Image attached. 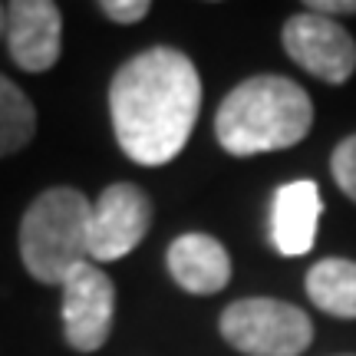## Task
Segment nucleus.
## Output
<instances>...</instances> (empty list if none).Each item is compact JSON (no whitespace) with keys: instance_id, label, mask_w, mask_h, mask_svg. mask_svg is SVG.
<instances>
[{"instance_id":"f257e3e1","label":"nucleus","mask_w":356,"mask_h":356,"mask_svg":"<svg viewBox=\"0 0 356 356\" xmlns=\"http://www.w3.org/2000/svg\"><path fill=\"white\" fill-rule=\"evenodd\" d=\"M202 109V79L175 47H152L119 66L109 86L115 139L139 165H165L181 155Z\"/></svg>"},{"instance_id":"f03ea898","label":"nucleus","mask_w":356,"mask_h":356,"mask_svg":"<svg viewBox=\"0 0 356 356\" xmlns=\"http://www.w3.org/2000/svg\"><path fill=\"white\" fill-rule=\"evenodd\" d=\"M314 126V102L287 76H251L218 106L215 136L231 155H261L291 149Z\"/></svg>"},{"instance_id":"7ed1b4c3","label":"nucleus","mask_w":356,"mask_h":356,"mask_svg":"<svg viewBox=\"0 0 356 356\" xmlns=\"http://www.w3.org/2000/svg\"><path fill=\"white\" fill-rule=\"evenodd\" d=\"M92 202L76 188H50L37 195L20 221V257L30 277L60 284L89 261Z\"/></svg>"},{"instance_id":"20e7f679","label":"nucleus","mask_w":356,"mask_h":356,"mask_svg":"<svg viewBox=\"0 0 356 356\" xmlns=\"http://www.w3.org/2000/svg\"><path fill=\"white\" fill-rule=\"evenodd\" d=\"M221 337L248 356H300L314 343V323L287 300L248 297L221 314Z\"/></svg>"},{"instance_id":"39448f33","label":"nucleus","mask_w":356,"mask_h":356,"mask_svg":"<svg viewBox=\"0 0 356 356\" xmlns=\"http://www.w3.org/2000/svg\"><path fill=\"white\" fill-rule=\"evenodd\" d=\"M152 225V202L132 181H115L92 204L89 218V261H119L132 254Z\"/></svg>"},{"instance_id":"423d86ee","label":"nucleus","mask_w":356,"mask_h":356,"mask_svg":"<svg viewBox=\"0 0 356 356\" xmlns=\"http://www.w3.org/2000/svg\"><path fill=\"white\" fill-rule=\"evenodd\" d=\"M284 50L297 66H304L310 76L340 86L356 70V43L350 30L337 24L333 17L320 13H297L284 24Z\"/></svg>"},{"instance_id":"0eeeda50","label":"nucleus","mask_w":356,"mask_h":356,"mask_svg":"<svg viewBox=\"0 0 356 356\" xmlns=\"http://www.w3.org/2000/svg\"><path fill=\"white\" fill-rule=\"evenodd\" d=\"M115 317V287L109 274L86 261L63 280V337L76 353H96Z\"/></svg>"},{"instance_id":"6e6552de","label":"nucleus","mask_w":356,"mask_h":356,"mask_svg":"<svg viewBox=\"0 0 356 356\" xmlns=\"http://www.w3.org/2000/svg\"><path fill=\"white\" fill-rule=\"evenodd\" d=\"M7 50L26 73H47L63 50V17L53 0H13L7 7Z\"/></svg>"},{"instance_id":"1a4fd4ad","label":"nucleus","mask_w":356,"mask_h":356,"mask_svg":"<svg viewBox=\"0 0 356 356\" xmlns=\"http://www.w3.org/2000/svg\"><path fill=\"white\" fill-rule=\"evenodd\" d=\"M323 215V202H320L317 181L300 178L277 188L274 195V208H270V238L280 254L297 257L307 254L317 238V225Z\"/></svg>"},{"instance_id":"9d476101","label":"nucleus","mask_w":356,"mask_h":356,"mask_svg":"<svg viewBox=\"0 0 356 356\" xmlns=\"http://www.w3.org/2000/svg\"><path fill=\"white\" fill-rule=\"evenodd\" d=\"M168 270L181 291L208 297V293L228 287L231 257L218 238L202 234V231H188V234L175 238L168 248Z\"/></svg>"},{"instance_id":"9b49d317","label":"nucleus","mask_w":356,"mask_h":356,"mask_svg":"<svg viewBox=\"0 0 356 356\" xmlns=\"http://www.w3.org/2000/svg\"><path fill=\"white\" fill-rule=\"evenodd\" d=\"M307 297L340 320H356V261L323 257L307 270Z\"/></svg>"},{"instance_id":"f8f14e48","label":"nucleus","mask_w":356,"mask_h":356,"mask_svg":"<svg viewBox=\"0 0 356 356\" xmlns=\"http://www.w3.org/2000/svg\"><path fill=\"white\" fill-rule=\"evenodd\" d=\"M37 132V109L24 89L0 73V159L20 152Z\"/></svg>"},{"instance_id":"ddd939ff","label":"nucleus","mask_w":356,"mask_h":356,"mask_svg":"<svg viewBox=\"0 0 356 356\" xmlns=\"http://www.w3.org/2000/svg\"><path fill=\"white\" fill-rule=\"evenodd\" d=\"M330 172H333V181L340 185V191H343L350 202H356V136H346L333 149Z\"/></svg>"},{"instance_id":"4468645a","label":"nucleus","mask_w":356,"mask_h":356,"mask_svg":"<svg viewBox=\"0 0 356 356\" xmlns=\"http://www.w3.org/2000/svg\"><path fill=\"white\" fill-rule=\"evenodd\" d=\"M99 10L115 24H139L142 17L152 10V3L149 0H102Z\"/></svg>"},{"instance_id":"2eb2a0df","label":"nucleus","mask_w":356,"mask_h":356,"mask_svg":"<svg viewBox=\"0 0 356 356\" xmlns=\"http://www.w3.org/2000/svg\"><path fill=\"white\" fill-rule=\"evenodd\" d=\"M307 10L320 13V17H327V13H356V0H310Z\"/></svg>"},{"instance_id":"dca6fc26","label":"nucleus","mask_w":356,"mask_h":356,"mask_svg":"<svg viewBox=\"0 0 356 356\" xmlns=\"http://www.w3.org/2000/svg\"><path fill=\"white\" fill-rule=\"evenodd\" d=\"M0 37H7V7L0 3Z\"/></svg>"}]
</instances>
